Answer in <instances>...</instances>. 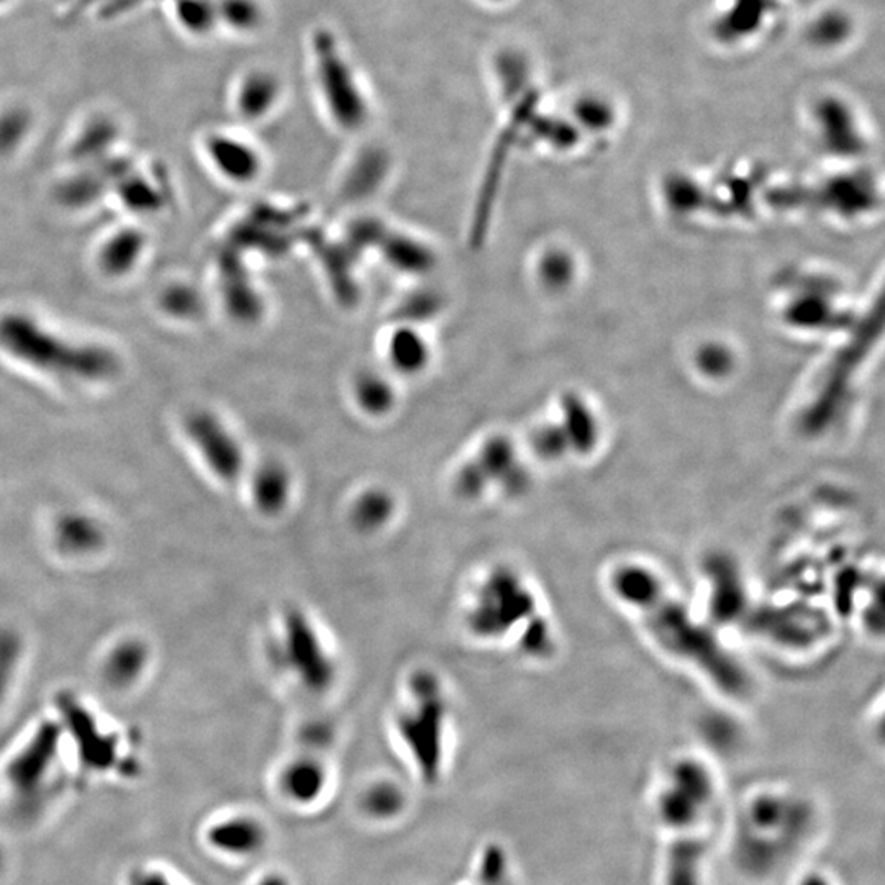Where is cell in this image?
Returning a JSON list of instances; mask_svg holds the SVG:
<instances>
[{"label":"cell","mask_w":885,"mask_h":885,"mask_svg":"<svg viewBox=\"0 0 885 885\" xmlns=\"http://www.w3.org/2000/svg\"><path fill=\"white\" fill-rule=\"evenodd\" d=\"M611 590L650 631L651 637L682 663L697 669L719 691L739 695L748 689L745 671L663 580L640 564H623L611 574Z\"/></svg>","instance_id":"obj_1"},{"label":"cell","mask_w":885,"mask_h":885,"mask_svg":"<svg viewBox=\"0 0 885 885\" xmlns=\"http://www.w3.org/2000/svg\"><path fill=\"white\" fill-rule=\"evenodd\" d=\"M714 806V782L702 766L684 763L669 772L658 797V815L669 834L664 885H705Z\"/></svg>","instance_id":"obj_2"},{"label":"cell","mask_w":885,"mask_h":885,"mask_svg":"<svg viewBox=\"0 0 885 885\" xmlns=\"http://www.w3.org/2000/svg\"><path fill=\"white\" fill-rule=\"evenodd\" d=\"M310 86L322 117L337 134L361 137L376 118V100L346 43L333 29L317 26L307 40Z\"/></svg>","instance_id":"obj_3"},{"label":"cell","mask_w":885,"mask_h":885,"mask_svg":"<svg viewBox=\"0 0 885 885\" xmlns=\"http://www.w3.org/2000/svg\"><path fill=\"white\" fill-rule=\"evenodd\" d=\"M0 348L33 370L83 383L110 380L120 370V361L109 348L73 343L26 313H6L0 319Z\"/></svg>","instance_id":"obj_4"},{"label":"cell","mask_w":885,"mask_h":885,"mask_svg":"<svg viewBox=\"0 0 885 885\" xmlns=\"http://www.w3.org/2000/svg\"><path fill=\"white\" fill-rule=\"evenodd\" d=\"M395 725L418 775L425 782H437L445 763L446 702L434 675L414 679L410 701Z\"/></svg>","instance_id":"obj_5"},{"label":"cell","mask_w":885,"mask_h":885,"mask_svg":"<svg viewBox=\"0 0 885 885\" xmlns=\"http://www.w3.org/2000/svg\"><path fill=\"white\" fill-rule=\"evenodd\" d=\"M276 660L306 691L319 694L333 684L334 664L312 621L299 610L284 615Z\"/></svg>","instance_id":"obj_6"},{"label":"cell","mask_w":885,"mask_h":885,"mask_svg":"<svg viewBox=\"0 0 885 885\" xmlns=\"http://www.w3.org/2000/svg\"><path fill=\"white\" fill-rule=\"evenodd\" d=\"M782 15L783 0H712L708 30L725 49H749L765 42Z\"/></svg>","instance_id":"obj_7"},{"label":"cell","mask_w":885,"mask_h":885,"mask_svg":"<svg viewBox=\"0 0 885 885\" xmlns=\"http://www.w3.org/2000/svg\"><path fill=\"white\" fill-rule=\"evenodd\" d=\"M533 604L532 594L515 574L495 571L476 594L469 627L476 637H502L512 623L533 611Z\"/></svg>","instance_id":"obj_8"},{"label":"cell","mask_w":885,"mask_h":885,"mask_svg":"<svg viewBox=\"0 0 885 885\" xmlns=\"http://www.w3.org/2000/svg\"><path fill=\"white\" fill-rule=\"evenodd\" d=\"M60 739L57 726L45 723L7 766V783L19 807L33 809L42 799L57 763Z\"/></svg>","instance_id":"obj_9"},{"label":"cell","mask_w":885,"mask_h":885,"mask_svg":"<svg viewBox=\"0 0 885 885\" xmlns=\"http://www.w3.org/2000/svg\"><path fill=\"white\" fill-rule=\"evenodd\" d=\"M185 435L209 471L222 482H236L246 469V452L221 415L201 408L185 418Z\"/></svg>","instance_id":"obj_10"},{"label":"cell","mask_w":885,"mask_h":885,"mask_svg":"<svg viewBox=\"0 0 885 885\" xmlns=\"http://www.w3.org/2000/svg\"><path fill=\"white\" fill-rule=\"evenodd\" d=\"M202 147L209 164L230 184L255 185L268 169V157L258 141L239 131H211L205 135Z\"/></svg>","instance_id":"obj_11"},{"label":"cell","mask_w":885,"mask_h":885,"mask_svg":"<svg viewBox=\"0 0 885 885\" xmlns=\"http://www.w3.org/2000/svg\"><path fill=\"white\" fill-rule=\"evenodd\" d=\"M287 86L282 74L271 66L256 64L236 77L232 90V107L246 125L266 124L286 104Z\"/></svg>","instance_id":"obj_12"},{"label":"cell","mask_w":885,"mask_h":885,"mask_svg":"<svg viewBox=\"0 0 885 885\" xmlns=\"http://www.w3.org/2000/svg\"><path fill=\"white\" fill-rule=\"evenodd\" d=\"M435 360V348L427 330L405 320L387 330L383 341V364L401 383L424 376Z\"/></svg>","instance_id":"obj_13"},{"label":"cell","mask_w":885,"mask_h":885,"mask_svg":"<svg viewBox=\"0 0 885 885\" xmlns=\"http://www.w3.org/2000/svg\"><path fill=\"white\" fill-rule=\"evenodd\" d=\"M401 386L384 366L361 367L348 383V397L364 420H387L401 407Z\"/></svg>","instance_id":"obj_14"},{"label":"cell","mask_w":885,"mask_h":885,"mask_svg":"<svg viewBox=\"0 0 885 885\" xmlns=\"http://www.w3.org/2000/svg\"><path fill=\"white\" fill-rule=\"evenodd\" d=\"M807 117L819 140H831L833 137L843 140L846 137L854 143L861 141L863 120L860 109L846 94L838 90L815 94L807 104Z\"/></svg>","instance_id":"obj_15"},{"label":"cell","mask_w":885,"mask_h":885,"mask_svg":"<svg viewBox=\"0 0 885 885\" xmlns=\"http://www.w3.org/2000/svg\"><path fill=\"white\" fill-rule=\"evenodd\" d=\"M205 843L212 851L230 860L258 856L268 844V830L252 815L225 817L205 831Z\"/></svg>","instance_id":"obj_16"},{"label":"cell","mask_w":885,"mask_h":885,"mask_svg":"<svg viewBox=\"0 0 885 885\" xmlns=\"http://www.w3.org/2000/svg\"><path fill=\"white\" fill-rule=\"evenodd\" d=\"M857 33L856 17L841 6L817 10L806 25V40L812 49L834 53L846 49Z\"/></svg>","instance_id":"obj_17"},{"label":"cell","mask_w":885,"mask_h":885,"mask_svg":"<svg viewBox=\"0 0 885 885\" xmlns=\"http://www.w3.org/2000/svg\"><path fill=\"white\" fill-rule=\"evenodd\" d=\"M249 489L256 509L266 515H275L282 512L292 498V472L282 461L268 459L253 472Z\"/></svg>","instance_id":"obj_18"},{"label":"cell","mask_w":885,"mask_h":885,"mask_svg":"<svg viewBox=\"0 0 885 885\" xmlns=\"http://www.w3.org/2000/svg\"><path fill=\"white\" fill-rule=\"evenodd\" d=\"M566 114L580 134H609L618 124L620 109L618 103L606 90L586 89L569 100Z\"/></svg>","instance_id":"obj_19"},{"label":"cell","mask_w":885,"mask_h":885,"mask_svg":"<svg viewBox=\"0 0 885 885\" xmlns=\"http://www.w3.org/2000/svg\"><path fill=\"white\" fill-rule=\"evenodd\" d=\"M327 771L317 759L300 758L290 763L280 776V790L290 802L310 806L326 792Z\"/></svg>","instance_id":"obj_20"},{"label":"cell","mask_w":885,"mask_h":885,"mask_svg":"<svg viewBox=\"0 0 885 885\" xmlns=\"http://www.w3.org/2000/svg\"><path fill=\"white\" fill-rule=\"evenodd\" d=\"M218 29L243 39H252L265 32L269 23V6L266 0H215Z\"/></svg>","instance_id":"obj_21"},{"label":"cell","mask_w":885,"mask_h":885,"mask_svg":"<svg viewBox=\"0 0 885 885\" xmlns=\"http://www.w3.org/2000/svg\"><path fill=\"white\" fill-rule=\"evenodd\" d=\"M55 539L61 552L86 556L103 546L104 530L96 520L84 513H67L57 520Z\"/></svg>","instance_id":"obj_22"},{"label":"cell","mask_w":885,"mask_h":885,"mask_svg":"<svg viewBox=\"0 0 885 885\" xmlns=\"http://www.w3.org/2000/svg\"><path fill=\"white\" fill-rule=\"evenodd\" d=\"M67 718L74 722L77 746H79L81 759L84 765L90 769H99V771L109 768L115 758L114 745L109 738L97 732L94 719L76 705L67 707Z\"/></svg>","instance_id":"obj_23"},{"label":"cell","mask_w":885,"mask_h":885,"mask_svg":"<svg viewBox=\"0 0 885 885\" xmlns=\"http://www.w3.org/2000/svg\"><path fill=\"white\" fill-rule=\"evenodd\" d=\"M148 657L147 647L141 641L127 640L117 644L107 657L104 664V678L111 687L127 689L140 681L143 672L147 671Z\"/></svg>","instance_id":"obj_24"},{"label":"cell","mask_w":885,"mask_h":885,"mask_svg":"<svg viewBox=\"0 0 885 885\" xmlns=\"http://www.w3.org/2000/svg\"><path fill=\"white\" fill-rule=\"evenodd\" d=\"M147 238L140 230L124 228L114 233L99 255L100 268L109 276L128 275L143 256Z\"/></svg>","instance_id":"obj_25"},{"label":"cell","mask_w":885,"mask_h":885,"mask_svg":"<svg viewBox=\"0 0 885 885\" xmlns=\"http://www.w3.org/2000/svg\"><path fill=\"white\" fill-rule=\"evenodd\" d=\"M172 13L179 29L192 39H207L218 30L215 0H174Z\"/></svg>","instance_id":"obj_26"},{"label":"cell","mask_w":885,"mask_h":885,"mask_svg":"<svg viewBox=\"0 0 885 885\" xmlns=\"http://www.w3.org/2000/svg\"><path fill=\"white\" fill-rule=\"evenodd\" d=\"M118 128L110 118L97 117L86 125L77 137L73 154L77 160H97L117 140Z\"/></svg>","instance_id":"obj_27"},{"label":"cell","mask_w":885,"mask_h":885,"mask_svg":"<svg viewBox=\"0 0 885 885\" xmlns=\"http://www.w3.org/2000/svg\"><path fill=\"white\" fill-rule=\"evenodd\" d=\"M394 245L401 249H386L388 263L398 271L425 273L434 265V252L427 243L414 236L398 235Z\"/></svg>","instance_id":"obj_28"},{"label":"cell","mask_w":885,"mask_h":885,"mask_svg":"<svg viewBox=\"0 0 885 885\" xmlns=\"http://www.w3.org/2000/svg\"><path fill=\"white\" fill-rule=\"evenodd\" d=\"M394 513V499L383 489H370L358 498L353 516L361 529L374 530L386 525Z\"/></svg>","instance_id":"obj_29"},{"label":"cell","mask_w":885,"mask_h":885,"mask_svg":"<svg viewBox=\"0 0 885 885\" xmlns=\"http://www.w3.org/2000/svg\"><path fill=\"white\" fill-rule=\"evenodd\" d=\"M404 793L391 782L374 783L363 796V810L374 820L395 819L404 809Z\"/></svg>","instance_id":"obj_30"},{"label":"cell","mask_w":885,"mask_h":885,"mask_svg":"<svg viewBox=\"0 0 885 885\" xmlns=\"http://www.w3.org/2000/svg\"><path fill=\"white\" fill-rule=\"evenodd\" d=\"M161 309L179 320H194L204 312V299L195 287L174 284L161 294Z\"/></svg>","instance_id":"obj_31"},{"label":"cell","mask_w":885,"mask_h":885,"mask_svg":"<svg viewBox=\"0 0 885 885\" xmlns=\"http://www.w3.org/2000/svg\"><path fill=\"white\" fill-rule=\"evenodd\" d=\"M32 130V115L22 107H9L0 111V157L13 153L22 147Z\"/></svg>","instance_id":"obj_32"},{"label":"cell","mask_w":885,"mask_h":885,"mask_svg":"<svg viewBox=\"0 0 885 885\" xmlns=\"http://www.w3.org/2000/svg\"><path fill=\"white\" fill-rule=\"evenodd\" d=\"M120 195L124 204L135 212H153L161 204L157 189L141 175L125 174L120 182Z\"/></svg>","instance_id":"obj_33"},{"label":"cell","mask_w":885,"mask_h":885,"mask_svg":"<svg viewBox=\"0 0 885 885\" xmlns=\"http://www.w3.org/2000/svg\"><path fill=\"white\" fill-rule=\"evenodd\" d=\"M103 188L99 175L81 174L64 182L60 195L67 205L90 204L96 201L97 195H100Z\"/></svg>","instance_id":"obj_34"},{"label":"cell","mask_w":885,"mask_h":885,"mask_svg":"<svg viewBox=\"0 0 885 885\" xmlns=\"http://www.w3.org/2000/svg\"><path fill=\"white\" fill-rule=\"evenodd\" d=\"M22 654V643L13 631H0V701L6 695Z\"/></svg>","instance_id":"obj_35"},{"label":"cell","mask_w":885,"mask_h":885,"mask_svg":"<svg viewBox=\"0 0 885 885\" xmlns=\"http://www.w3.org/2000/svg\"><path fill=\"white\" fill-rule=\"evenodd\" d=\"M488 853V860L482 863L478 876V885H512L509 864L502 851L492 847Z\"/></svg>","instance_id":"obj_36"},{"label":"cell","mask_w":885,"mask_h":885,"mask_svg":"<svg viewBox=\"0 0 885 885\" xmlns=\"http://www.w3.org/2000/svg\"><path fill=\"white\" fill-rule=\"evenodd\" d=\"M130 885H181L160 867H140L130 876Z\"/></svg>","instance_id":"obj_37"},{"label":"cell","mask_w":885,"mask_h":885,"mask_svg":"<svg viewBox=\"0 0 885 885\" xmlns=\"http://www.w3.org/2000/svg\"><path fill=\"white\" fill-rule=\"evenodd\" d=\"M253 885H290L289 879L279 873H269L266 876L259 877Z\"/></svg>","instance_id":"obj_38"},{"label":"cell","mask_w":885,"mask_h":885,"mask_svg":"<svg viewBox=\"0 0 885 885\" xmlns=\"http://www.w3.org/2000/svg\"><path fill=\"white\" fill-rule=\"evenodd\" d=\"M476 2L482 3L484 7H491V9H502V7L509 6L515 0H476Z\"/></svg>","instance_id":"obj_39"},{"label":"cell","mask_w":885,"mask_h":885,"mask_svg":"<svg viewBox=\"0 0 885 885\" xmlns=\"http://www.w3.org/2000/svg\"><path fill=\"white\" fill-rule=\"evenodd\" d=\"M803 885H827L825 881L822 877H810L809 881H806Z\"/></svg>","instance_id":"obj_40"},{"label":"cell","mask_w":885,"mask_h":885,"mask_svg":"<svg viewBox=\"0 0 885 885\" xmlns=\"http://www.w3.org/2000/svg\"><path fill=\"white\" fill-rule=\"evenodd\" d=\"M7 3H9V0H0V7L7 6Z\"/></svg>","instance_id":"obj_41"}]
</instances>
